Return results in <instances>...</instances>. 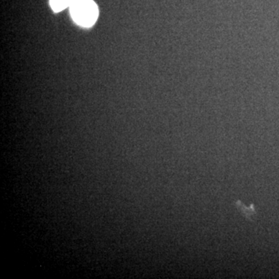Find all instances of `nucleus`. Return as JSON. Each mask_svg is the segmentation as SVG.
<instances>
[{
    "instance_id": "obj_1",
    "label": "nucleus",
    "mask_w": 279,
    "mask_h": 279,
    "mask_svg": "<svg viewBox=\"0 0 279 279\" xmlns=\"http://www.w3.org/2000/svg\"><path fill=\"white\" fill-rule=\"evenodd\" d=\"M73 20L83 27H91L97 20V5L92 0H72L70 5Z\"/></svg>"
},
{
    "instance_id": "obj_2",
    "label": "nucleus",
    "mask_w": 279,
    "mask_h": 279,
    "mask_svg": "<svg viewBox=\"0 0 279 279\" xmlns=\"http://www.w3.org/2000/svg\"><path fill=\"white\" fill-rule=\"evenodd\" d=\"M235 205L237 209H238V210L242 213L244 217L249 219L250 221H254V217L256 215V212H255L254 206L252 205L250 207H247L240 201H237Z\"/></svg>"
},
{
    "instance_id": "obj_3",
    "label": "nucleus",
    "mask_w": 279,
    "mask_h": 279,
    "mask_svg": "<svg viewBox=\"0 0 279 279\" xmlns=\"http://www.w3.org/2000/svg\"><path fill=\"white\" fill-rule=\"evenodd\" d=\"M72 0H50V4L55 12H60L70 6Z\"/></svg>"
}]
</instances>
